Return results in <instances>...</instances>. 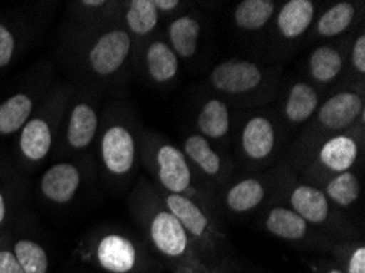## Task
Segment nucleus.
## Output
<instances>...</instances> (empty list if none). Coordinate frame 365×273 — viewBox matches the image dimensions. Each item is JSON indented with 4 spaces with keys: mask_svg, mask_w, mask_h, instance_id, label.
I'll return each mask as SVG.
<instances>
[{
    "mask_svg": "<svg viewBox=\"0 0 365 273\" xmlns=\"http://www.w3.org/2000/svg\"><path fill=\"white\" fill-rule=\"evenodd\" d=\"M98 130V115L92 103L81 100L71 108L68 128H66V144L73 150H84L93 143Z\"/></svg>",
    "mask_w": 365,
    "mask_h": 273,
    "instance_id": "423d86ee",
    "label": "nucleus"
},
{
    "mask_svg": "<svg viewBox=\"0 0 365 273\" xmlns=\"http://www.w3.org/2000/svg\"><path fill=\"white\" fill-rule=\"evenodd\" d=\"M101 158L105 170L112 175H126L136 159V144L123 125L108 126L101 139Z\"/></svg>",
    "mask_w": 365,
    "mask_h": 273,
    "instance_id": "f03ea898",
    "label": "nucleus"
},
{
    "mask_svg": "<svg viewBox=\"0 0 365 273\" xmlns=\"http://www.w3.org/2000/svg\"><path fill=\"white\" fill-rule=\"evenodd\" d=\"M0 273H24L12 250L0 249Z\"/></svg>",
    "mask_w": 365,
    "mask_h": 273,
    "instance_id": "2f4dec72",
    "label": "nucleus"
},
{
    "mask_svg": "<svg viewBox=\"0 0 365 273\" xmlns=\"http://www.w3.org/2000/svg\"><path fill=\"white\" fill-rule=\"evenodd\" d=\"M349 273H365V249L359 247L349 260Z\"/></svg>",
    "mask_w": 365,
    "mask_h": 273,
    "instance_id": "473e14b6",
    "label": "nucleus"
},
{
    "mask_svg": "<svg viewBox=\"0 0 365 273\" xmlns=\"http://www.w3.org/2000/svg\"><path fill=\"white\" fill-rule=\"evenodd\" d=\"M326 195L339 206H351L357 202L361 195V183L352 172H342L336 175L328 185H326Z\"/></svg>",
    "mask_w": 365,
    "mask_h": 273,
    "instance_id": "c85d7f7f",
    "label": "nucleus"
},
{
    "mask_svg": "<svg viewBox=\"0 0 365 273\" xmlns=\"http://www.w3.org/2000/svg\"><path fill=\"white\" fill-rule=\"evenodd\" d=\"M82 183V172L71 163H58L44 172L40 182L43 197L56 205L73 202Z\"/></svg>",
    "mask_w": 365,
    "mask_h": 273,
    "instance_id": "20e7f679",
    "label": "nucleus"
},
{
    "mask_svg": "<svg viewBox=\"0 0 365 273\" xmlns=\"http://www.w3.org/2000/svg\"><path fill=\"white\" fill-rule=\"evenodd\" d=\"M318 108V93L308 83H295L285 103L287 118L293 123L307 121Z\"/></svg>",
    "mask_w": 365,
    "mask_h": 273,
    "instance_id": "aec40b11",
    "label": "nucleus"
},
{
    "mask_svg": "<svg viewBox=\"0 0 365 273\" xmlns=\"http://www.w3.org/2000/svg\"><path fill=\"white\" fill-rule=\"evenodd\" d=\"M314 16V5L309 0H290L282 7L277 25L282 36L295 40L302 36L312 25Z\"/></svg>",
    "mask_w": 365,
    "mask_h": 273,
    "instance_id": "ddd939ff",
    "label": "nucleus"
},
{
    "mask_svg": "<svg viewBox=\"0 0 365 273\" xmlns=\"http://www.w3.org/2000/svg\"><path fill=\"white\" fill-rule=\"evenodd\" d=\"M54 143L53 123L44 116H31L20 130L19 149L26 163H43L51 153Z\"/></svg>",
    "mask_w": 365,
    "mask_h": 273,
    "instance_id": "39448f33",
    "label": "nucleus"
},
{
    "mask_svg": "<svg viewBox=\"0 0 365 273\" xmlns=\"http://www.w3.org/2000/svg\"><path fill=\"white\" fill-rule=\"evenodd\" d=\"M165 205H168L169 213L180 222L182 227L192 236L202 237L207 232L208 220L203 215V211L192 202V200L185 198L184 195H168L165 198Z\"/></svg>",
    "mask_w": 365,
    "mask_h": 273,
    "instance_id": "2eb2a0df",
    "label": "nucleus"
},
{
    "mask_svg": "<svg viewBox=\"0 0 365 273\" xmlns=\"http://www.w3.org/2000/svg\"><path fill=\"white\" fill-rule=\"evenodd\" d=\"M197 125L198 130L208 138L218 139L226 136L230 130V111L226 103L217 98L208 100L198 115Z\"/></svg>",
    "mask_w": 365,
    "mask_h": 273,
    "instance_id": "412c9836",
    "label": "nucleus"
},
{
    "mask_svg": "<svg viewBox=\"0 0 365 273\" xmlns=\"http://www.w3.org/2000/svg\"><path fill=\"white\" fill-rule=\"evenodd\" d=\"M126 25L136 35H148L158 25V9L153 0H133L126 10Z\"/></svg>",
    "mask_w": 365,
    "mask_h": 273,
    "instance_id": "cd10ccee",
    "label": "nucleus"
},
{
    "mask_svg": "<svg viewBox=\"0 0 365 273\" xmlns=\"http://www.w3.org/2000/svg\"><path fill=\"white\" fill-rule=\"evenodd\" d=\"M12 252L24 273H48V254L38 242L31 239H20L14 244Z\"/></svg>",
    "mask_w": 365,
    "mask_h": 273,
    "instance_id": "393cba45",
    "label": "nucleus"
},
{
    "mask_svg": "<svg viewBox=\"0 0 365 273\" xmlns=\"http://www.w3.org/2000/svg\"><path fill=\"white\" fill-rule=\"evenodd\" d=\"M154 5H156L158 10H164V12H169V10H174L179 2L177 0H153Z\"/></svg>",
    "mask_w": 365,
    "mask_h": 273,
    "instance_id": "72a5a7b5",
    "label": "nucleus"
},
{
    "mask_svg": "<svg viewBox=\"0 0 365 273\" xmlns=\"http://www.w3.org/2000/svg\"><path fill=\"white\" fill-rule=\"evenodd\" d=\"M169 40L173 43L174 53L180 58L189 59L197 53L198 36H200V24L193 16H179L169 25Z\"/></svg>",
    "mask_w": 365,
    "mask_h": 273,
    "instance_id": "f3484780",
    "label": "nucleus"
},
{
    "mask_svg": "<svg viewBox=\"0 0 365 273\" xmlns=\"http://www.w3.org/2000/svg\"><path fill=\"white\" fill-rule=\"evenodd\" d=\"M264 200V185L256 178H246L230 188L226 205L236 213H246L256 208Z\"/></svg>",
    "mask_w": 365,
    "mask_h": 273,
    "instance_id": "5701e85b",
    "label": "nucleus"
},
{
    "mask_svg": "<svg viewBox=\"0 0 365 273\" xmlns=\"http://www.w3.org/2000/svg\"><path fill=\"white\" fill-rule=\"evenodd\" d=\"M275 12V4L270 0H245L235 10V21L242 30H259L267 25Z\"/></svg>",
    "mask_w": 365,
    "mask_h": 273,
    "instance_id": "4be33fe9",
    "label": "nucleus"
},
{
    "mask_svg": "<svg viewBox=\"0 0 365 273\" xmlns=\"http://www.w3.org/2000/svg\"><path fill=\"white\" fill-rule=\"evenodd\" d=\"M210 81L217 91L237 96V93H246L256 88L262 81V72L249 61L231 59L218 64L212 71Z\"/></svg>",
    "mask_w": 365,
    "mask_h": 273,
    "instance_id": "7ed1b4c3",
    "label": "nucleus"
},
{
    "mask_svg": "<svg viewBox=\"0 0 365 273\" xmlns=\"http://www.w3.org/2000/svg\"><path fill=\"white\" fill-rule=\"evenodd\" d=\"M146 63L149 74L159 83L173 81L177 74V69H179L177 54L164 41H154L148 48Z\"/></svg>",
    "mask_w": 365,
    "mask_h": 273,
    "instance_id": "a211bd4d",
    "label": "nucleus"
},
{
    "mask_svg": "<svg viewBox=\"0 0 365 273\" xmlns=\"http://www.w3.org/2000/svg\"><path fill=\"white\" fill-rule=\"evenodd\" d=\"M5 218H7V200H5L2 188H0V226L5 222Z\"/></svg>",
    "mask_w": 365,
    "mask_h": 273,
    "instance_id": "f704fd0d",
    "label": "nucleus"
},
{
    "mask_svg": "<svg viewBox=\"0 0 365 273\" xmlns=\"http://www.w3.org/2000/svg\"><path fill=\"white\" fill-rule=\"evenodd\" d=\"M329 273H344V272H341V270H331Z\"/></svg>",
    "mask_w": 365,
    "mask_h": 273,
    "instance_id": "c9c22d12",
    "label": "nucleus"
},
{
    "mask_svg": "<svg viewBox=\"0 0 365 273\" xmlns=\"http://www.w3.org/2000/svg\"><path fill=\"white\" fill-rule=\"evenodd\" d=\"M354 16H356L354 5L349 2H339L322 15V19L318 20L317 30L319 35L326 38L337 36L351 26Z\"/></svg>",
    "mask_w": 365,
    "mask_h": 273,
    "instance_id": "a878e982",
    "label": "nucleus"
},
{
    "mask_svg": "<svg viewBox=\"0 0 365 273\" xmlns=\"http://www.w3.org/2000/svg\"><path fill=\"white\" fill-rule=\"evenodd\" d=\"M290 203L293 206V211L305 220L307 222H314L319 225L323 222L329 215V203L326 195L318 190V188L302 185L293 190Z\"/></svg>",
    "mask_w": 365,
    "mask_h": 273,
    "instance_id": "4468645a",
    "label": "nucleus"
},
{
    "mask_svg": "<svg viewBox=\"0 0 365 273\" xmlns=\"http://www.w3.org/2000/svg\"><path fill=\"white\" fill-rule=\"evenodd\" d=\"M242 149L254 160L269 158L275 146V131L272 123L264 116H254L246 123L241 136Z\"/></svg>",
    "mask_w": 365,
    "mask_h": 273,
    "instance_id": "9b49d317",
    "label": "nucleus"
},
{
    "mask_svg": "<svg viewBox=\"0 0 365 273\" xmlns=\"http://www.w3.org/2000/svg\"><path fill=\"white\" fill-rule=\"evenodd\" d=\"M131 51V36L121 28H112L98 35L87 51V64L98 77L113 76L121 69Z\"/></svg>",
    "mask_w": 365,
    "mask_h": 273,
    "instance_id": "f257e3e1",
    "label": "nucleus"
},
{
    "mask_svg": "<svg viewBox=\"0 0 365 273\" xmlns=\"http://www.w3.org/2000/svg\"><path fill=\"white\" fill-rule=\"evenodd\" d=\"M362 113V100L357 93L342 92L331 97L319 108V121L329 130H342Z\"/></svg>",
    "mask_w": 365,
    "mask_h": 273,
    "instance_id": "9d476101",
    "label": "nucleus"
},
{
    "mask_svg": "<svg viewBox=\"0 0 365 273\" xmlns=\"http://www.w3.org/2000/svg\"><path fill=\"white\" fill-rule=\"evenodd\" d=\"M359 155L357 144L349 136H336L329 139L319 150V160L333 172H347Z\"/></svg>",
    "mask_w": 365,
    "mask_h": 273,
    "instance_id": "dca6fc26",
    "label": "nucleus"
},
{
    "mask_svg": "<svg viewBox=\"0 0 365 273\" xmlns=\"http://www.w3.org/2000/svg\"><path fill=\"white\" fill-rule=\"evenodd\" d=\"M351 61H352V66L356 68V71L364 74L365 72V35L359 36L356 43H354Z\"/></svg>",
    "mask_w": 365,
    "mask_h": 273,
    "instance_id": "7c9ffc66",
    "label": "nucleus"
},
{
    "mask_svg": "<svg viewBox=\"0 0 365 273\" xmlns=\"http://www.w3.org/2000/svg\"><path fill=\"white\" fill-rule=\"evenodd\" d=\"M97 262L110 273H128L136 264V250L131 241L120 234H108L97 246Z\"/></svg>",
    "mask_w": 365,
    "mask_h": 273,
    "instance_id": "1a4fd4ad",
    "label": "nucleus"
},
{
    "mask_svg": "<svg viewBox=\"0 0 365 273\" xmlns=\"http://www.w3.org/2000/svg\"><path fill=\"white\" fill-rule=\"evenodd\" d=\"M16 40L14 31L0 20V69L9 68L14 61Z\"/></svg>",
    "mask_w": 365,
    "mask_h": 273,
    "instance_id": "c756f323",
    "label": "nucleus"
},
{
    "mask_svg": "<svg viewBox=\"0 0 365 273\" xmlns=\"http://www.w3.org/2000/svg\"><path fill=\"white\" fill-rule=\"evenodd\" d=\"M151 239L164 255L180 257L189 247L187 231L169 211H159L151 221Z\"/></svg>",
    "mask_w": 365,
    "mask_h": 273,
    "instance_id": "6e6552de",
    "label": "nucleus"
},
{
    "mask_svg": "<svg viewBox=\"0 0 365 273\" xmlns=\"http://www.w3.org/2000/svg\"><path fill=\"white\" fill-rule=\"evenodd\" d=\"M309 71L318 82L334 81L342 71V56L329 46L317 48L309 56Z\"/></svg>",
    "mask_w": 365,
    "mask_h": 273,
    "instance_id": "b1692460",
    "label": "nucleus"
},
{
    "mask_svg": "<svg viewBox=\"0 0 365 273\" xmlns=\"http://www.w3.org/2000/svg\"><path fill=\"white\" fill-rule=\"evenodd\" d=\"M35 103L30 93L19 92L0 103V136H10L20 133L29 123Z\"/></svg>",
    "mask_w": 365,
    "mask_h": 273,
    "instance_id": "f8f14e48",
    "label": "nucleus"
},
{
    "mask_svg": "<svg viewBox=\"0 0 365 273\" xmlns=\"http://www.w3.org/2000/svg\"><path fill=\"white\" fill-rule=\"evenodd\" d=\"M265 227L274 236L287 239V241H298L307 234V221L300 218L295 211L289 208H274L267 216Z\"/></svg>",
    "mask_w": 365,
    "mask_h": 273,
    "instance_id": "6ab92c4d",
    "label": "nucleus"
},
{
    "mask_svg": "<svg viewBox=\"0 0 365 273\" xmlns=\"http://www.w3.org/2000/svg\"><path fill=\"white\" fill-rule=\"evenodd\" d=\"M185 154L195 163L207 175H218L221 170V159L210 146V143L203 136L193 135L185 139Z\"/></svg>",
    "mask_w": 365,
    "mask_h": 273,
    "instance_id": "bb28decb",
    "label": "nucleus"
},
{
    "mask_svg": "<svg viewBox=\"0 0 365 273\" xmlns=\"http://www.w3.org/2000/svg\"><path fill=\"white\" fill-rule=\"evenodd\" d=\"M159 180L173 195H182L189 190L192 174L187 164L185 155L180 149L170 144L159 148L158 150Z\"/></svg>",
    "mask_w": 365,
    "mask_h": 273,
    "instance_id": "0eeeda50",
    "label": "nucleus"
}]
</instances>
